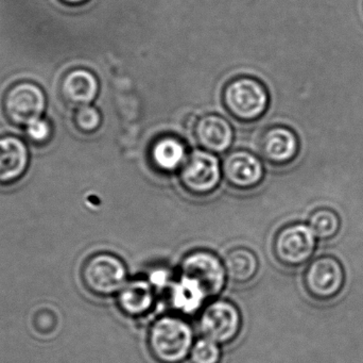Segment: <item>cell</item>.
Returning a JSON list of instances; mask_svg holds the SVG:
<instances>
[{
    "label": "cell",
    "instance_id": "603a6c76",
    "mask_svg": "<svg viewBox=\"0 0 363 363\" xmlns=\"http://www.w3.org/2000/svg\"><path fill=\"white\" fill-rule=\"evenodd\" d=\"M32 324L36 332L42 336H49L57 328V315L48 309H40L34 313Z\"/></svg>",
    "mask_w": 363,
    "mask_h": 363
},
{
    "label": "cell",
    "instance_id": "4fadbf2b",
    "mask_svg": "<svg viewBox=\"0 0 363 363\" xmlns=\"http://www.w3.org/2000/svg\"><path fill=\"white\" fill-rule=\"evenodd\" d=\"M99 83L93 72L86 70H74L63 77L60 93L70 107L87 106L98 95Z\"/></svg>",
    "mask_w": 363,
    "mask_h": 363
},
{
    "label": "cell",
    "instance_id": "3957f363",
    "mask_svg": "<svg viewBox=\"0 0 363 363\" xmlns=\"http://www.w3.org/2000/svg\"><path fill=\"white\" fill-rule=\"evenodd\" d=\"M242 328V313L232 300L213 298L205 305L199 317V330L202 336L222 347L236 342Z\"/></svg>",
    "mask_w": 363,
    "mask_h": 363
},
{
    "label": "cell",
    "instance_id": "277c9868",
    "mask_svg": "<svg viewBox=\"0 0 363 363\" xmlns=\"http://www.w3.org/2000/svg\"><path fill=\"white\" fill-rule=\"evenodd\" d=\"M317 240L309 225L288 224L281 227L273 238V256L284 268H302L315 255Z\"/></svg>",
    "mask_w": 363,
    "mask_h": 363
},
{
    "label": "cell",
    "instance_id": "ba28073f",
    "mask_svg": "<svg viewBox=\"0 0 363 363\" xmlns=\"http://www.w3.org/2000/svg\"><path fill=\"white\" fill-rule=\"evenodd\" d=\"M46 104L44 91L38 85L21 81L12 85L4 94L2 110L11 124L26 127L43 117Z\"/></svg>",
    "mask_w": 363,
    "mask_h": 363
},
{
    "label": "cell",
    "instance_id": "30bf717a",
    "mask_svg": "<svg viewBox=\"0 0 363 363\" xmlns=\"http://www.w3.org/2000/svg\"><path fill=\"white\" fill-rule=\"evenodd\" d=\"M157 290L146 278L132 279L116 296V307L123 317L134 321L144 320L155 311Z\"/></svg>",
    "mask_w": 363,
    "mask_h": 363
},
{
    "label": "cell",
    "instance_id": "5b68a950",
    "mask_svg": "<svg viewBox=\"0 0 363 363\" xmlns=\"http://www.w3.org/2000/svg\"><path fill=\"white\" fill-rule=\"evenodd\" d=\"M347 275L342 264L334 256L315 258L303 276L305 291L313 300L326 303L335 300L345 289Z\"/></svg>",
    "mask_w": 363,
    "mask_h": 363
},
{
    "label": "cell",
    "instance_id": "8fae6325",
    "mask_svg": "<svg viewBox=\"0 0 363 363\" xmlns=\"http://www.w3.org/2000/svg\"><path fill=\"white\" fill-rule=\"evenodd\" d=\"M168 302L182 317L194 315L204 308L205 303L209 300L202 286L185 275H179L174 279L167 289Z\"/></svg>",
    "mask_w": 363,
    "mask_h": 363
},
{
    "label": "cell",
    "instance_id": "52a82bcc",
    "mask_svg": "<svg viewBox=\"0 0 363 363\" xmlns=\"http://www.w3.org/2000/svg\"><path fill=\"white\" fill-rule=\"evenodd\" d=\"M180 274L198 281L209 300L220 296L228 281L223 260L205 249H194L182 258Z\"/></svg>",
    "mask_w": 363,
    "mask_h": 363
},
{
    "label": "cell",
    "instance_id": "2e32d148",
    "mask_svg": "<svg viewBox=\"0 0 363 363\" xmlns=\"http://www.w3.org/2000/svg\"><path fill=\"white\" fill-rule=\"evenodd\" d=\"M196 136L209 153H223L232 144L233 129L223 117L207 115L196 124Z\"/></svg>",
    "mask_w": 363,
    "mask_h": 363
},
{
    "label": "cell",
    "instance_id": "ffe728a7",
    "mask_svg": "<svg viewBox=\"0 0 363 363\" xmlns=\"http://www.w3.org/2000/svg\"><path fill=\"white\" fill-rule=\"evenodd\" d=\"M188 360L190 363H222V345L202 336L194 341Z\"/></svg>",
    "mask_w": 363,
    "mask_h": 363
},
{
    "label": "cell",
    "instance_id": "e0dca14e",
    "mask_svg": "<svg viewBox=\"0 0 363 363\" xmlns=\"http://www.w3.org/2000/svg\"><path fill=\"white\" fill-rule=\"evenodd\" d=\"M228 281L245 286L253 281L260 270L257 254L249 247L237 246L228 251L224 258Z\"/></svg>",
    "mask_w": 363,
    "mask_h": 363
},
{
    "label": "cell",
    "instance_id": "44dd1931",
    "mask_svg": "<svg viewBox=\"0 0 363 363\" xmlns=\"http://www.w3.org/2000/svg\"><path fill=\"white\" fill-rule=\"evenodd\" d=\"M74 126L84 134H91L99 128L101 124V115L94 107L83 106L77 108L74 115Z\"/></svg>",
    "mask_w": 363,
    "mask_h": 363
},
{
    "label": "cell",
    "instance_id": "ac0fdd59",
    "mask_svg": "<svg viewBox=\"0 0 363 363\" xmlns=\"http://www.w3.org/2000/svg\"><path fill=\"white\" fill-rule=\"evenodd\" d=\"M151 161L162 172L172 173L184 166L186 159L185 145L178 139L165 136L160 139L151 148Z\"/></svg>",
    "mask_w": 363,
    "mask_h": 363
},
{
    "label": "cell",
    "instance_id": "d6986e66",
    "mask_svg": "<svg viewBox=\"0 0 363 363\" xmlns=\"http://www.w3.org/2000/svg\"><path fill=\"white\" fill-rule=\"evenodd\" d=\"M309 227L320 241H330L338 234L341 221L337 212L332 209L322 208L315 210L309 217Z\"/></svg>",
    "mask_w": 363,
    "mask_h": 363
},
{
    "label": "cell",
    "instance_id": "5bb4252c",
    "mask_svg": "<svg viewBox=\"0 0 363 363\" xmlns=\"http://www.w3.org/2000/svg\"><path fill=\"white\" fill-rule=\"evenodd\" d=\"M29 151L21 139L16 136L0 138V183L18 180L28 168Z\"/></svg>",
    "mask_w": 363,
    "mask_h": 363
},
{
    "label": "cell",
    "instance_id": "9c48e42d",
    "mask_svg": "<svg viewBox=\"0 0 363 363\" xmlns=\"http://www.w3.org/2000/svg\"><path fill=\"white\" fill-rule=\"evenodd\" d=\"M220 172L219 161L213 153L194 151L182 166V185L192 195H208L219 183Z\"/></svg>",
    "mask_w": 363,
    "mask_h": 363
},
{
    "label": "cell",
    "instance_id": "cb8c5ba5",
    "mask_svg": "<svg viewBox=\"0 0 363 363\" xmlns=\"http://www.w3.org/2000/svg\"><path fill=\"white\" fill-rule=\"evenodd\" d=\"M61 1L65 2V4H74V6H76V4H84L87 0H61Z\"/></svg>",
    "mask_w": 363,
    "mask_h": 363
},
{
    "label": "cell",
    "instance_id": "7a4b0ae2",
    "mask_svg": "<svg viewBox=\"0 0 363 363\" xmlns=\"http://www.w3.org/2000/svg\"><path fill=\"white\" fill-rule=\"evenodd\" d=\"M79 277L87 294L99 300H108L116 298L129 281V271L125 262L116 254L97 251L85 258Z\"/></svg>",
    "mask_w": 363,
    "mask_h": 363
},
{
    "label": "cell",
    "instance_id": "8992f818",
    "mask_svg": "<svg viewBox=\"0 0 363 363\" xmlns=\"http://www.w3.org/2000/svg\"><path fill=\"white\" fill-rule=\"evenodd\" d=\"M223 102L226 110L235 119L251 121L266 112L269 96L259 81L245 77L228 83L224 90Z\"/></svg>",
    "mask_w": 363,
    "mask_h": 363
},
{
    "label": "cell",
    "instance_id": "7c38bea8",
    "mask_svg": "<svg viewBox=\"0 0 363 363\" xmlns=\"http://www.w3.org/2000/svg\"><path fill=\"white\" fill-rule=\"evenodd\" d=\"M226 180L238 190H250L258 185L264 175L259 159L247 151H235L223 164Z\"/></svg>",
    "mask_w": 363,
    "mask_h": 363
},
{
    "label": "cell",
    "instance_id": "6da1fadb",
    "mask_svg": "<svg viewBox=\"0 0 363 363\" xmlns=\"http://www.w3.org/2000/svg\"><path fill=\"white\" fill-rule=\"evenodd\" d=\"M194 341V330L179 315L157 318L147 332V349L155 363H185Z\"/></svg>",
    "mask_w": 363,
    "mask_h": 363
},
{
    "label": "cell",
    "instance_id": "7402d4cb",
    "mask_svg": "<svg viewBox=\"0 0 363 363\" xmlns=\"http://www.w3.org/2000/svg\"><path fill=\"white\" fill-rule=\"evenodd\" d=\"M26 136L34 144H45L52 136V127L47 119H35L25 127Z\"/></svg>",
    "mask_w": 363,
    "mask_h": 363
},
{
    "label": "cell",
    "instance_id": "9a60e30c",
    "mask_svg": "<svg viewBox=\"0 0 363 363\" xmlns=\"http://www.w3.org/2000/svg\"><path fill=\"white\" fill-rule=\"evenodd\" d=\"M298 142L291 130L275 127L267 131L260 142V151L269 162L277 166L288 163L296 157Z\"/></svg>",
    "mask_w": 363,
    "mask_h": 363
}]
</instances>
